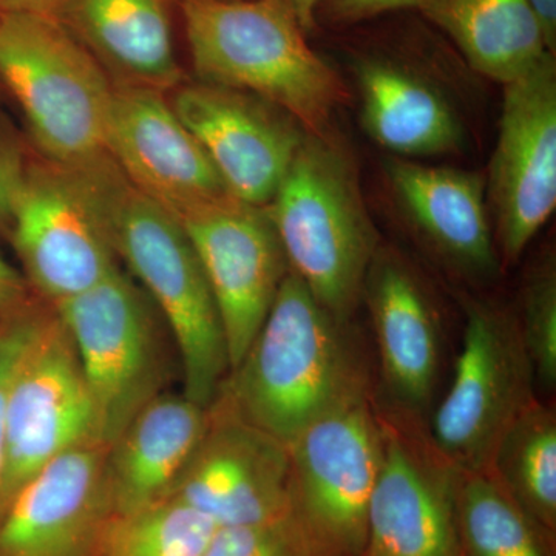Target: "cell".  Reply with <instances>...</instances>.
Returning <instances> with one entry per match:
<instances>
[{
  "label": "cell",
  "instance_id": "9",
  "mask_svg": "<svg viewBox=\"0 0 556 556\" xmlns=\"http://www.w3.org/2000/svg\"><path fill=\"white\" fill-rule=\"evenodd\" d=\"M532 365L515 318L470 306L455 376L433 419V447L459 473L489 470L507 428L533 401Z\"/></svg>",
  "mask_w": 556,
  "mask_h": 556
},
{
  "label": "cell",
  "instance_id": "23",
  "mask_svg": "<svg viewBox=\"0 0 556 556\" xmlns=\"http://www.w3.org/2000/svg\"><path fill=\"white\" fill-rule=\"evenodd\" d=\"M416 10L447 33L475 72L503 86L554 54L529 0H420Z\"/></svg>",
  "mask_w": 556,
  "mask_h": 556
},
{
  "label": "cell",
  "instance_id": "7",
  "mask_svg": "<svg viewBox=\"0 0 556 556\" xmlns=\"http://www.w3.org/2000/svg\"><path fill=\"white\" fill-rule=\"evenodd\" d=\"M287 448L292 525L311 551L364 555L383 450L382 420L368 394L318 417Z\"/></svg>",
  "mask_w": 556,
  "mask_h": 556
},
{
  "label": "cell",
  "instance_id": "24",
  "mask_svg": "<svg viewBox=\"0 0 556 556\" xmlns=\"http://www.w3.org/2000/svg\"><path fill=\"white\" fill-rule=\"evenodd\" d=\"M489 470L522 510L548 527L556 518V419L533 399L507 428Z\"/></svg>",
  "mask_w": 556,
  "mask_h": 556
},
{
  "label": "cell",
  "instance_id": "25",
  "mask_svg": "<svg viewBox=\"0 0 556 556\" xmlns=\"http://www.w3.org/2000/svg\"><path fill=\"white\" fill-rule=\"evenodd\" d=\"M455 506L471 555L544 556L526 511L492 471H457Z\"/></svg>",
  "mask_w": 556,
  "mask_h": 556
},
{
  "label": "cell",
  "instance_id": "29",
  "mask_svg": "<svg viewBox=\"0 0 556 556\" xmlns=\"http://www.w3.org/2000/svg\"><path fill=\"white\" fill-rule=\"evenodd\" d=\"M42 311L27 308L13 311L0 317V486L5 463V409L11 378L17 362L38 327Z\"/></svg>",
  "mask_w": 556,
  "mask_h": 556
},
{
  "label": "cell",
  "instance_id": "1",
  "mask_svg": "<svg viewBox=\"0 0 556 556\" xmlns=\"http://www.w3.org/2000/svg\"><path fill=\"white\" fill-rule=\"evenodd\" d=\"M342 325L289 269L214 405L288 445L318 417L367 394Z\"/></svg>",
  "mask_w": 556,
  "mask_h": 556
},
{
  "label": "cell",
  "instance_id": "27",
  "mask_svg": "<svg viewBox=\"0 0 556 556\" xmlns=\"http://www.w3.org/2000/svg\"><path fill=\"white\" fill-rule=\"evenodd\" d=\"M535 383L546 390L556 386V274L544 263L527 281L522 316L517 321Z\"/></svg>",
  "mask_w": 556,
  "mask_h": 556
},
{
  "label": "cell",
  "instance_id": "32",
  "mask_svg": "<svg viewBox=\"0 0 556 556\" xmlns=\"http://www.w3.org/2000/svg\"><path fill=\"white\" fill-rule=\"evenodd\" d=\"M27 281L0 254V317L27 305Z\"/></svg>",
  "mask_w": 556,
  "mask_h": 556
},
{
  "label": "cell",
  "instance_id": "26",
  "mask_svg": "<svg viewBox=\"0 0 556 556\" xmlns=\"http://www.w3.org/2000/svg\"><path fill=\"white\" fill-rule=\"evenodd\" d=\"M219 527L174 496L112 517L100 556H203Z\"/></svg>",
  "mask_w": 556,
  "mask_h": 556
},
{
  "label": "cell",
  "instance_id": "35",
  "mask_svg": "<svg viewBox=\"0 0 556 556\" xmlns=\"http://www.w3.org/2000/svg\"><path fill=\"white\" fill-rule=\"evenodd\" d=\"M303 30L311 33L317 25V11L324 0H289Z\"/></svg>",
  "mask_w": 556,
  "mask_h": 556
},
{
  "label": "cell",
  "instance_id": "18",
  "mask_svg": "<svg viewBox=\"0 0 556 556\" xmlns=\"http://www.w3.org/2000/svg\"><path fill=\"white\" fill-rule=\"evenodd\" d=\"M211 422V408L161 393L139 409L105 453L113 517L169 496Z\"/></svg>",
  "mask_w": 556,
  "mask_h": 556
},
{
  "label": "cell",
  "instance_id": "4",
  "mask_svg": "<svg viewBox=\"0 0 556 556\" xmlns=\"http://www.w3.org/2000/svg\"><path fill=\"white\" fill-rule=\"evenodd\" d=\"M0 83L46 161L84 174L112 161V80L56 17L0 13Z\"/></svg>",
  "mask_w": 556,
  "mask_h": 556
},
{
  "label": "cell",
  "instance_id": "34",
  "mask_svg": "<svg viewBox=\"0 0 556 556\" xmlns=\"http://www.w3.org/2000/svg\"><path fill=\"white\" fill-rule=\"evenodd\" d=\"M62 0H0V13L54 16Z\"/></svg>",
  "mask_w": 556,
  "mask_h": 556
},
{
  "label": "cell",
  "instance_id": "12",
  "mask_svg": "<svg viewBox=\"0 0 556 556\" xmlns=\"http://www.w3.org/2000/svg\"><path fill=\"white\" fill-rule=\"evenodd\" d=\"M181 223L217 303L233 369L268 317L288 276L287 255L268 208L232 197L189 212Z\"/></svg>",
  "mask_w": 556,
  "mask_h": 556
},
{
  "label": "cell",
  "instance_id": "28",
  "mask_svg": "<svg viewBox=\"0 0 556 556\" xmlns=\"http://www.w3.org/2000/svg\"><path fill=\"white\" fill-rule=\"evenodd\" d=\"M314 555L291 521L269 526L219 527L203 556Z\"/></svg>",
  "mask_w": 556,
  "mask_h": 556
},
{
  "label": "cell",
  "instance_id": "33",
  "mask_svg": "<svg viewBox=\"0 0 556 556\" xmlns=\"http://www.w3.org/2000/svg\"><path fill=\"white\" fill-rule=\"evenodd\" d=\"M529 3L532 7L533 13H535L538 22H540L548 50L555 54L556 0H529Z\"/></svg>",
  "mask_w": 556,
  "mask_h": 556
},
{
  "label": "cell",
  "instance_id": "8",
  "mask_svg": "<svg viewBox=\"0 0 556 556\" xmlns=\"http://www.w3.org/2000/svg\"><path fill=\"white\" fill-rule=\"evenodd\" d=\"M67 329L109 447L163 393L164 356L149 300L123 270L53 306Z\"/></svg>",
  "mask_w": 556,
  "mask_h": 556
},
{
  "label": "cell",
  "instance_id": "19",
  "mask_svg": "<svg viewBox=\"0 0 556 556\" xmlns=\"http://www.w3.org/2000/svg\"><path fill=\"white\" fill-rule=\"evenodd\" d=\"M53 17L98 61L113 86L163 93L181 86L169 0H62Z\"/></svg>",
  "mask_w": 556,
  "mask_h": 556
},
{
  "label": "cell",
  "instance_id": "10",
  "mask_svg": "<svg viewBox=\"0 0 556 556\" xmlns=\"http://www.w3.org/2000/svg\"><path fill=\"white\" fill-rule=\"evenodd\" d=\"M89 442L101 444L97 409L72 338L51 306L10 382L0 511L40 468Z\"/></svg>",
  "mask_w": 556,
  "mask_h": 556
},
{
  "label": "cell",
  "instance_id": "14",
  "mask_svg": "<svg viewBox=\"0 0 556 556\" xmlns=\"http://www.w3.org/2000/svg\"><path fill=\"white\" fill-rule=\"evenodd\" d=\"M169 496L218 527L292 521L287 445L218 405Z\"/></svg>",
  "mask_w": 556,
  "mask_h": 556
},
{
  "label": "cell",
  "instance_id": "31",
  "mask_svg": "<svg viewBox=\"0 0 556 556\" xmlns=\"http://www.w3.org/2000/svg\"><path fill=\"white\" fill-rule=\"evenodd\" d=\"M25 170L20 150L0 139V232L10 233Z\"/></svg>",
  "mask_w": 556,
  "mask_h": 556
},
{
  "label": "cell",
  "instance_id": "20",
  "mask_svg": "<svg viewBox=\"0 0 556 556\" xmlns=\"http://www.w3.org/2000/svg\"><path fill=\"white\" fill-rule=\"evenodd\" d=\"M380 364L388 390L402 407H426L437 386L441 336L437 313L412 273L388 252L376 254L365 280Z\"/></svg>",
  "mask_w": 556,
  "mask_h": 556
},
{
  "label": "cell",
  "instance_id": "17",
  "mask_svg": "<svg viewBox=\"0 0 556 556\" xmlns=\"http://www.w3.org/2000/svg\"><path fill=\"white\" fill-rule=\"evenodd\" d=\"M383 450L369 497L362 556H459L457 471L437 448L382 422Z\"/></svg>",
  "mask_w": 556,
  "mask_h": 556
},
{
  "label": "cell",
  "instance_id": "15",
  "mask_svg": "<svg viewBox=\"0 0 556 556\" xmlns=\"http://www.w3.org/2000/svg\"><path fill=\"white\" fill-rule=\"evenodd\" d=\"M105 142L131 188L179 219L230 197L163 91L113 86Z\"/></svg>",
  "mask_w": 556,
  "mask_h": 556
},
{
  "label": "cell",
  "instance_id": "30",
  "mask_svg": "<svg viewBox=\"0 0 556 556\" xmlns=\"http://www.w3.org/2000/svg\"><path fill=\"white\" fill-rule=\"evenodd\" d=\"M419 2L420 0H324L317 13L331 24L354 25L391 11L416 9Z\"/></svg>",
  "mask_w": 556,
  "mask_h": 556
},
{
  "label": "cell",
  "instance_id": "5",
  "mask_svg": "<svg viewBox=\"0 0 556 556\" xmlns=\"http://www.w3.org/2000/svg\"><path fill=\"white\" fill-rule=\"evenodd\" d=\"M116 255L159 306L177 343L182 394L204 408L217 401L230 371L217 303L181 219L131 188L119 169L108 181Z\"/></svg>",
  "mask_w": 556,
  "mask_h": 556
},
{
  "label": "cell",
  "instance_id": "22",
  "mask_svg": "<svg viewBox=\"0 0 556 556\" xmlns=\"http://www.w3.org/2000/svg\"><path fill=\"white\" fill-rule=\"evenodd\" d=\"M356 75L362 123L383 149L402 156L460 149L464 131L456 113L422 76L380 56L361 58Z\"/></svg>",
  "mask_w": 556,
  "mask_h": 556
},
{
  "label": "cell",
  "instance_id": "6",
  "mask_svg": "<svg viewBox=\"0 0 556 556\" xmlns=\"http://www.w3.org/2000/svg\"><path fill=\"white\" fill-rule=\"evenodd\" d=\"M101 169H64L43 160L27 166L10 236L24 278L51 306L97 287L118 269L113 247L108 181Z\"/></svg>",
  "mask_w": 556,
  "mask_h": 556
},
{
  "label": "cell",
  "instance_id": "11",
  "mask_svg": "<svg viewBox=\"0 0 556 556\" xmlns=\"http://www.w3.org/2000/svg\"><path fill=\"white\" fill-rule=\"evenodd\" d=\"M504 263L514 265L556 206V62L504 86L500 134L485 186Z\"/></svg>",
  "mask_w": 556,
  "mask_h": 556
},
{
  "label": "cell",
  "instance_id": "13",
  "mask_svg": "<svg viewBox=\"0 0 556 556\" xmlns=\"http://www.w3.org/2000/svg\"><path fill=\"white\" fill-rule=\"evenodd\" d=\"M169 101L229 195L268 207L306 137L298 121L254 94L200 80L178 86Z\"/></svg>",
  "mask_w": 556,
  "mask_h": 556
},
{
  "label": "cell",
  "instance_id": "3",
  "mask_svg": "<svg viewBox=\"0 0 556 556\" xmlns=\"http://www.w3.org/2000/svg\"><path fill=\"white\" fill-rule=\"evenodd\" d=\"M266 208L289 269L321 308L346 324L379 251L350 153L329 135L306 134Z\"/></svg>",
  "mask_w": 556,
  "mask_h": 556
},
{
  "label": "cell",
  "instance_id": "21",
  "mask_svg": "<svg viewBox=\"0 0 556 556\" xmlns=\"http://www.w3.org/2000/svg\"><path fill=\"white\" fill-rule=\"evenodd\" d=\"M386 174L405 214L442 257L471 276L495 273L481 175L401 159L387 160Z\"/></svg>",
  "mask_w": 556,
  "mask_h": 556
},
{
  "label": "cell",
  "instance_id": "16",
  "mask_svg": "<svg viewBox=\"0 0 556 556\" xmlns=\"http://www.w3.org/2000/svg\"><path fill=\"white\" fill-rule=\"evenodd\" d=\"M105 453L79 445L33 475L0 511V556H94L112 519Z\"/></svg>",
  "mask_w": 556,
  "mask_h": 556
},
{
  "label": "cell",
  "instance_id": "2",
  "mask_svg": "<svg viewBox=\"0 0 556 556\" xmlns=\"http://www.w3.org/2000/svg\"><path fill=\"white\" fill-rule=\"evenodd\" d=\"M181 9L200 83L254 94L306 134L329 135L346 87L311 49L289 0H181Z\"/></svg>",
  "mask_w": 556,
  "mask_h": 556
}]
</instances>
